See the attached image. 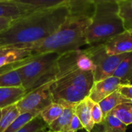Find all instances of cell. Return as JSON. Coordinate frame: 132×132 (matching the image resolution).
I'll return each instance as SVG.
<instances>
[{
	"instance_id": "cell-1",
	"label": "cell",
	"mask_w": 132,
	"mask_h": 132,
	"mask_svg": "<svg viewBox=\"0 0 132 132\" xmlns=\"http://www.w3.org/2000/svg\"><path fill=\"white\" fill-rule=\"evenodd\" d=\"M70 4L39 9L13 20L0 32V48H23L57 30L70 16Z\"/></svg>"
},
{
	"instance_id": "cell-2",
	"label": "cell",
	"mask_w": 132,
	"mask_h": 132,
	"mask_svg": "<svg viewBox=\"0 0 132 132\" xmlns=\"http://www.w3.org/2000/svg\"><path fill=\"white\" fill-rule=\"evenodd\" d=\"M79 50L60 54L56 62L57 73L50 90L53 102L63 106L76 105L88 97L94 83V72L82 71L77 66Z\"/></svg>"
},
{
	"instance_id": "cell-3",
	"label": "cell",
	"mask_w": 132,
	"mask_h": 132,
	"mask_svg": "<svg viewBox=\"0 0 132 132\" xmlns=\"http://www.w3.org/2000/svg\"><path fill=\"white\" fill-rule=\"evenodd\" d=\"M90 20V15L71 14L66 22L51 35L22 49H26L32 54L45 53L63 54L79 50L87 44L86 32Z\"/></svg>"
},
{
	"instance_id": "cell-4",
	"label": "cell",
	"mask_w": 132,
	"mask_h": 132,
	"mask_svg": "<svg viewBox=\"0 0 132 132\" xmlns=\"http://www.w3.org/2000/svg\"><path fill=\"white\" fill-rule=\"evenodd\" d=\"M125 30L123 21L118 14V2H97L87 29L86 42L90 45L103 43Z\"/></svg>"
},
{
	"instance_id": "cell-5",
	"label": "cell",
	"mask_w": 132,
	"mask_h": 132,
	"mask_svg": "<svg viewBox=\"0 0 132 132\" xmlns=\"http://www.w3.org/2000/svg\"><path fill=\"white\" fill-rule=\"evenodd\" d=\"M60 55L56 53L33 54L15 63V67L21 75L22 87L27 92L55 80Z\"/></svg>"
},
{
	"instance_id": "cell-6",
	"label": "cell",
	"mask_w": 132,
	"mask_h": 132,
	"mask_svg": "<svg viewBox=\"0 0 132 132\" xmlns=\"http://www.w3.org/2000/svg\"><path fill=\"white\" fill-rule=\"evenodd\" d=\"M84 53L94 63L96 69L94 71V82L113 76L115 70L127 53L110 56L107 53L104 43H98L84 50Z\"/></svg>"
},
{
	"instance_id": "cell-7",
	"label": "cell",
	"mask_w": 132,
	"mask_h": 132,
	"mask_svg": "<svg viewBox=\"0 0 132 132\" xmlns=\"http://www.w3.org/2000/svg\"><path fill=\"white\" fill-rule=\"evenodd\" d=\"M52 82L41 85L27 92L26 94L17 103V108L19 113L34 112L40 114L43 109L53 103V99L50 90Z\"/></svg>"
},
{
	"instance_id": "cell-8",
	"label": "cell",
	"mask_w": 132,
	"mask_h": 132,
	"mask_svg": "<svg viewBox=\"0 0 132 132\" xmlns=\"http://www.w3.org/2000/svg\"><path fill=\"white\" fill-rule=\"evenodd\" d=\"M106 52L110 56L132 52V29L125 30L103 43Z\"/></svg>"
},
{
	"instance_id": "cell-9",
	"label": "cell",
	"mask_w": 132,
	"mask_h": 132,
	"mask_svg": "<svg viewBox=\"0 0 132 132\" xmlns=\"http://www.w3.org/2000/svg\"><path fill=\"white\" fill-rule=\"evenodd\" d=\"M122 84V81L114 76L96 81L91 87L88 97H90L94 102L99 103L104 98L116 91Z\"/></svg>"
},
{
	"instance_id": "cell-10",
	"label": "cell",
	"mask_w": 132,
	"mask_h": 132,
	"mask_svg": "<svg viewBox=\"0 0 132 132\" xmlns=\"http://www.w3.org/2000/svg\"><path fill=\"white\" fill-rule=\"evenodd\" d=\"M35 11L36 9L12 0H0V19L15 20Z\"/></svg>"
},
{
	"instance_id": "cell-11",
	"label": "cell",
	"mask_w": 132,
	"mask_h": 132,
	"mask_svg": "<svg viewBox=\"0 0 132 132\" xmlns=\"http://www.w3.org/2000/svg\"><path fill=\"white\" fill-rule=\"evenodd\" d=\"M94 102L88 97L77 103L74 106V114L80 121L84 129L87 132H91L95 124L91 117V108Z\"/></svg>"
},
{
	"instance_id": "cell-12",
	"label": "cell",
	"mask_w": 132,
	"mask_h": 132,
	"mask_svg": "<svg viewBox=\"0 0 132 132\" xmlns=\"http://www.w3.org/2000/svg\"><path fill=\"white\" fill-rule=\"evenodd\" d=\"M33 55L26 49L5 47L0 48V69L10 64L21 61Z\"/></svg>"
},
{
	"instance_id": "cell-13",
	"label": "cell",
	"mask_w": 132,
	"mask_h": 132,
	"mask_svg": "<svg viewBox=\"0 0 132 132\" xmlns=\"http://www.w3.org/2000/svg\"><path fill=\"white\" fill-rule=\"evenodd\" d=\"M14 64L12 63L0 69V87H22L21 75Z\"/></svg>"
},
{
	"instance_id": "cell-14",
	"label": "cell",
	"mask_w": 132,
	"mask_h": 132,
	"mask_svg": "<svg viewBox=\"0 0 132 132\" xmlns=\"http://www.w3.org/2000/svg\"><path fill=\"white\" fill-rule=\"evenodd\" d=\"M26 93L23 87H0V109L17 104Z\"/></svg>"
},
{
	"instance_id": "cell-15",
	"label": "cell",
	"mask_w": 132,
	"mask_h": 132,
	"mask_svg": "<svg viewBox=\"0 0 132 132\" xmlns=\"http://www.w3.org/2000/svg\"><path fill=\"white\" fill-rule=\"evenodd\" d=\"M74 106L75 105L64 106V109L62 114L52 124L47 126L48 129L52 132L68 131L71 118L74 113Z\"/></svg>"
},
{
	"instance_id": "cell-16",
	"label": "cell",
	"mask_w": 132,
	"mask_h": 132,
	"mask_svg": "<svg viewBox=\"0 0 132 132\" xmlns=\"http://www.w3.org/2000/svg\"><path fill=\"white\" fill-rule=\"evenodd\" d=\"M113 76L119 78L123 84H132V52L127 53Z\"/></svg>"
},
{
	"instance_id": "cell-17",
	"label": "cell",
	"mask_w": 132,
	"mask_h": 132,
	"mask_svg": "<svg viewBox=\"0 0 132 132\" xmlns=\"http://www.w3.org/2000/svg\"><path fill=\"white\" fill-rule=\"evenodd\" d=\"M12 1L33 8L36 10H39V9L53 8L66 4H70L73 0H12Z\"/></svg>"
},
{
	"instance_id": "cell-18",
	"label": "cell",
	"mask_w": 132,
	"mask_h": 132,
	"mask_svg": "<svg viewBox=\"0 0 132 132\" xmlns=\"http://www.w3.org/2000/svg\"><path fill=\"white\" fill-rule=\"evenodd\" d=\"M125 102H131V101L121 97V95L118 92V90H116L112 94H111L110 95H108V97H106L105 98H104L101 101L98 103V104L102 111L103 116L104 118L115 107H117L120 104L125 103Z\"/></svg>"
},
{
	"instance_id": "cell-19",
	"label": "cell",
	"mask_w": 132,
	"mask_h": 132,
	"mask_svg": "<svg viewBox=\"0 0 132 132\" xmlns=\"http://www.w3.org/2000/svg\"><path fill=\"white\" fill-rule=\"evenodd\" d=\"M19 114L17 104L2 108L0 118V132H5Z\"/></svg>"
},
{
	"instance_id": "cell-20",
	"label": "cell",
	"mask_w": 132,
	"mask_h": 132,
	"mask_svg": "<svg viewBox=\"0 0 132 132\" xmlns=\"http://www.w3.org/2000/svg\"><path fill=\"white\" fill-rule=\"evenodd\" d=\"M63 109L64 106L63 104L53 102L41 111L40 116L48 126L62 114Z\"/></svg>"
},
{
	"instance_id": "cell-21",
	"label": "cell",
	"mask_w": 132,
	"mask_h": 132,
	"mask_svg": "<svg viewBox=\"0 0 132 132\" xmlns=\"http://www.w3.org/2000/svg\"><path fill=\"white\" fill-rule=\"evenodd\" d=\"M125 125L132 124V102H125L115 107L111 112Z\"/></svg>"
},
{
	"instance_id": "cell-22",
	"label": "cell",
	"mask_w": 132,
	"mask_h": 132,
	"mask_svg": "<svg viewBox=\"0 0 132 132\" xmlns=\"http://www.w3.org/2000/svg\"><path fill=\"white\" fill-rule=\"evenodd\" d=\"M118 14L121 18L125 30L132 29V5L130 0L118 2Z\"/></svg>"
},
{
	"instance_id": "cell-23",
	"label": "cell",
	"mask_w": 132,
	"mask_h": 132,
	"mask_svg": "<svg viewBox=\"0 0 132 132\" xmlns=\"http://www.w3.org/2000/svg\"><path fill=\"white\" fill-rule=\"evenodd\" d=\"M39 114L34 113V112H26L20 114L15 121L12 123V125L5 131V132H15L22 127L26 125L30 121H32L34 118L38 116Z\"/></svg>"
},
{
	"instance_id": "cell-24",
	"label": "cell",
	"mask_w": 132,
	"mask_h": 132,
	"mask_svg": "<svg viewBox=\"0 0 132 132\" xmlns=\"http://www.w3.org/2000/svg\"><path fill=\"white\" fill-rule=\"evenodd\" d=\"M104 128L110 129L114 132H126L127 125H125L122 121H121L114 114L109 113L101 123Z\"/></svg>"
},
{
	"instance_id": "cell-25",
	"label": "cell",
	"mask_w": 132,
	"mask_h": 132,
	"mask_svg": "<svg viewBox=\"0 0 132 132\" xmlns=\"http://www.w3.org/2000/svg\"><path fill=\"white\" fill-rule=\"evenodd\" d=\"M77 66L79 70L82 71H92L94 72L96 67L90 58L84 53V50H79L77 57Z\"/></svg>"
},
{
	"instance_id": "cell-26",
	"label": "cell",
	"mask_w": 132,
	"mask_h": 132,
	"mask_svg": "<svg viewBox=\"0 0 132 132\" xmlns=\"http://www.w3.org/2000/svg\"><path fill=\"white\" fill-rule=\"evenodd\" d=\"M45 128H47V125L43 120L39 114L38 116L34 118L32 121L15 132H37Z\"/></svg>"
},
{
	"instance_id": "cell-27",
	"label": "cell",
	"mask_w": 132,
	"mask_h": 132,
	"mask_svg": "<svg viewBox=\"0 0 132 132\" xmlns=\"http://www.w3.org/2000/svg\"><path fill=\"white\" fill-rule=\"evenodd\" d=\"M91 117L94 124L100 125L104 121V116L102 111L98 104V103H94L91 108Z\"/></svg>"
},
{
	"instance_id": "cell-28",
	"label": "cell",
	"mask_w": 132,
	"mask_h": 132,
	"mask_svg": "<svg viewBox=\"0 0 132 132\" xmlns=\"http://www.w3.org/2000/svg\"><path fill=\"white\" fill-rule=\"evenodd\" d=\"M117 90L121 97L132 102V84H122Z\"/></svg>"
},
{
	"instance_id": "cell-29",
	"label": "cell",
	"mask_w": 132,
	"mask_h": 132,
	"mask_svg": "<svg viewBox=\"0 0 132 132\" xmlns=\"http://www.w3.org/2000/svg\"><path fill=\"white\" fill-rule=\"evenodd\" d=\"M81 129H84V127H83L80 121L77 118V116L73 113L67 132H77V131L81 130Z\"/></svg>"
},
{
	"instance_id": "cell-30",
	"label": "cell",
	"mask_w": 132,
	"mask_h": 132,
	"mask_svg": "<svg viewBox=\"0 0 132 132\" xmlns=\"http://www.w3.org/2000/svg\"><path fill=\"white\" fill-rule=\"evenodd\" d=\"M12 21L13 20L10 19H0V32L6 29Z\"/></svg>"
},
{
	"instance_id": "cell-31",
	"label": "cell",
	"mask_w": 132,
	"mask_h": 132,
	"mask_svg": "<svg viewBox=\"0 0 132 132\" xmlns=\"http://www.w3.org/2000/svg\"><path fill=\"white\" fill-rule=\"evenodd\" d=\"M120 1H123V0H90V2L94 4L97 3V2H118Z\"/></svg>"
},
{
	"instance_id": "cell-32",
	"label": "cell",
	"mask_w": 132,
	"mask_h": 132,
	"mask_svg": "<svg viewBox=\"0 0 132 132\" xmlns=\"http://www.w3.org/2000/svg\"><path fill=\"white\" fill-rule=\"evenodd\" d=\"M37 132H51V131L48 129V128H43V129H41V130L38 131Z\"/></svg>"
},
{
	"instance_id": "cell-33",
	"label": "cell",
	"mask_w": 132,
	"mask_h": 132,
	"mask_svg": "<svg viewBox=\"0 0 132 132\" xmlns=\"http://www.w3.org/2000/svg\"><path fill=\"white\" fill-rule=\"evenodd\" d=\"M101 132H114V131H111L110 129H108V128H104L103 131H101Z\"/></svg>"
},
{
	"instance_id": "cell-34",
	"label": "cell",
	"mask_w": 132,
	"mask_h": 132,
	"mask_svg": "<svg viewBox=\"0 0 132 132\" xmlns=\"http://www.w3.org/2000/svg\"><path fill=\"white\" fill-rule=\"evenodd\" d=\"M87 1H90V0H73L72 2H87Z\"/></svg>"
},
{
	"instance_id": "cell-35",
	"label": "cell",
	"mask_w": 132,
	"mask_h": 132,
	"mask_svg": "<svg viewBox=\"0 0 132 132\" xmlns=\"http://www.w3.org/2000/svg\"><path fill=\"white\" fill-rule=\"evenodd\" d=\"M1 115H2V109H0V118H1Z\"/></svg>"
},
{
	"instance_id": "cell-36",
	"label": "cell",
	"mask_w": 132,
	"mask_h": 132,
	"mask_svg": "<svg viewBox=\"0 0 132 132\" xmlns=\"http://www.w3.org/2000/svg\"><path fill=\"white\" fill-rule=\"evenodd\" d=\"M131 1V5H132V0H130Z\"/></svg>"
},
{
	"instance_id": "cell-37",
	"label": "cell",
	"mask_w": 132,
	"mask_h": 132,
	"mask_svg": "<svg viewBox=\"0 0 132 132\" xmlns=\"http://www.w3.org/2000/svg\"><path fill=\"white\" fill-rule=\"evenodd\" d=\"M86 132H87V131H86Z\"/></svg>"
},
{
	"instance_id": "cell-38",
	"label": "cell",
	"mask_w": 132,
	"mask_h": 132,
	"mask_svg": "<svg viewBox=\"0 0 132 132\" xmlns=\"http://www.w3.org/2000/svg\"><path fill=\"white\" fill-rule=\"evenodd\" d=\"M51 132H52V131H51Z\"/></svg>"
}]
</instances>
